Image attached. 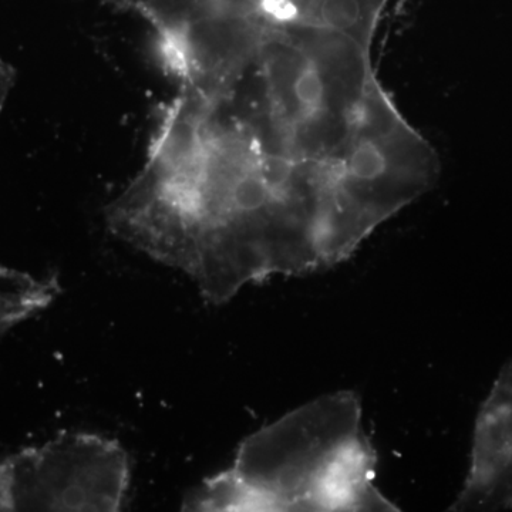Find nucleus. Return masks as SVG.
<instances>
[{
	"mask_svg": "<svg viewBox=\"0 0 512 512\" xmlns=\"http://www.w3.org/2000/svg\"><path fill=\"white\" fill-rule=\"evenodd\" d=\"M349 188L345 174L299 157L238 93L178 86L106 222L222 305L245 286L340 264Z\"/></svg>",
	"mask_w": 512,
	"mask_h": 512,
	"instance_id": "1",
	"label": "nucleus"
},
{
	"mask_svg": "<svg viewBox=\"0 0 512 512\" xmlns=\"http://www.w3.org/2000/svg\"><path fill=\"white\" fill-rule=\"evenodd\" d=\"M377 456L355 392L325 394L239 444L184 511H397L375 483Z\"/></svg>",
	"mask_w": 512,
	"mask_h": 512,
	"instance_id": "2",
	"label": "nucleus"
},
{
	"mask_svg": "<svg viewBox=\"0 0 512 512\" xmlns=\"http://www.w3.org/2000/svg\"><path fill=\"white\" fill-rule=\"evenodd\" d=\"M130 483L119 441L63 433L0 461V511H120Z\"/></svg>",
	"mask_w": 512,
	"mask_h": 512,
	"instance_id": "3",
	"label": "nucleus"
},
{
	"mask_svg": "<svg viewBox=\"0 0 512 512\" xmlns=\"http://www.w3.org/2000/svg\"><path fill=\"white\" fill-rule=\"evenodd\" d=\"M512 510V360L478 410L470 470L450 511Z\"/></svg>",
	"mask_w": 512,
	"mask_h": 512,
	"instance_id": "4",
	"label": "nucleus"
},
{
	"mask_svg": "<svg viewBox=\"0 0 512 512\" xmlns=\"http://www.w3.org/2000/svg\"><path fill=\"white\" fill-rule=\"evenodd\" d=\"M15 79V70L5 60L0 59V114L5 109L9 94L12 92L13 86H15Z\"/></svg>",
	"mask_w": 512,
	"mask_h": 512,
	"instance_id": "5",
	"label": "nucleus"
}]
</instances>
